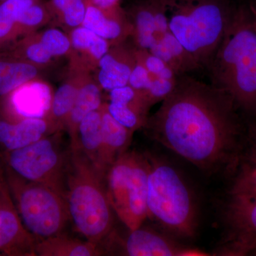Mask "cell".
<instances>
[{
  "mask_svg": "<svg viewBox=\"0 0 256 256\" xmlns=\"http://www.w3.org/2000/svg\"><path fill=\"white\" fill-rule=\"evenodd\" d=\"M244 118L224 90L184 74L144 128L156 142L214 174L235 172L242 160Z\"/></svg>",
  "mask_w": 256,
  "mask_h": 256,
  "instance_id": "obj_1",
  "label": "cell"
},
{
  "mask_svg": "<svg viewBox=\"0 0 256 256\" xmlns=\"http://www.w3.org/2000/svg\"><path fill=\"white\" fill-rule=\"evenodd\" d=\"M207 68L212 84L230 96L244 117L256 118V12L252 2L235 5Z\"/></svg>",
  "mask_w": 256,
  "mask_h": 256,
  "instance_id": "obj_2",
  "label": "cell"
},
{
  "mask_svg": "<svg viewBox=\"0 0 256 256\" xmlns=\"http://www.w3.org/2000/svg\"><path fill=\"white\" fill-rule=\"evenodd\" d=\"M65 196L76 232L100 246L108 242L114 234V210L105 176L78 149L70 150Z\"/></svg>",
  "mask_w": 256,
  "mask_h": 256,
  "instance_id": "obj_3",
  "label": "cell"
},
{
  "mask_svg": "<svg viewBox=\"0 0 256 256\" xmlns=\"http://www.w3.org/2000/svg\"><path fill=\"white\" fill-rule=\"evenodd\" d=\"M170 32L200 67H208L236 4L232 0H164Z\"/></svg>",
  "mask_w": 256,
  "mask_h": 256,
  "instance_id": "obj_4",
  "label": "cell"
},
{
  "mask_svg": "<svg viewBox=\"0 0 256 256\" xmlns=\"http://www.w3.org/2000/svg\"><path fill=\"white\" fill-rule=\"evenodd\" d=\"M148 218L181 238H193L197 228V212L186 182L172 165L148 154Z\"/></svg>",
  "mask_w": 256,
  "mask_h": 256,
  "instance_id": "obj_5",
  "label": "cell"
},
{
  "mask_svg": "<svg viewBox=\"0 0 256 256\" xmlns=\"http://www.w3.org/2000/svg\"><path fill=\"white\" fill-rule=\"evenodd\" d=\"M4 174L23 225L36 242L62 234L70 220L65 195L48 185L24 180L6 168Z\"/></svg>",
  "mask_w": 256,
  "mask_h": 256,
  "instance_id": "obj_6",
  "label": "cell"
},
{
  "mask_svg": "<svg viewBox=\"0 0 256 256\" xmlns=\"http://www.w3.org/2000/svg\"><path fill=\"white\" fill-rule=\"evenodd\" d=\"M148 154L127 151L111 165L105 175L108 197L119 220L130 230L142 226L148 218Z\"/></svg>",
  "mask_w": 256,
  "mask_h": 256,
  "instance_id": "obj_7",
  "label": "cell"
},
{
  "mask_svg": "<svg viewBox=\"0 0 256 256\" xmlns=\"http://www.w3.org/2000/svg\"><path fill=\"white\" fill-rule=\"evenodd\" d=\"M54 133L26 146L5 152L6 168L20 178L48 185L65 195L70 153L60 144V133Z\"/></svg>",
  "mask_w": 256,
  "mask_h": 256,
  "instance_id": "obj_8",
  "label": "cell"
},
{
  "mask_svg": "<svg viewBox=\"0 0 256 256\" xmlns=\"http://www.w3.org/2000/svg\"><path fill=\"white\" fill-rule=\"evenodd\" d=\"M224 220L225 240L217 255L256 256V200L230 196Z\"/></svg>",
  "mask_w": 256,
  "mask_h": 256,
  "instance_id": "obj_9",
  "label": "cell"
},
{
  "mask_svg": "<svg viewBox=\"0 0 256 256\" xmlns=\"http://www.w3.org/2000/svg\"><path fill=\"white\" fill-rule=\"evenodd\" d=\"M36 242L23 225L4 174L0 180V255L36 256Z\"/></svg>",
  "mask_w": 256,
  "mask_h": 256,
  "instance_id": "obj_10",
  "label": "cell"
},
{
  "mask_svg": "<svg viewBox=\"0 0 256 256\" xmlns=\"http://www.w3.org/2000/svg\"><path fill=\"white\" fill-rule=\"evenodd\" d=\"M124 11L136 48L149 50L170 32L164 0H134Z\"/></svg>",
  "mask_w": 256,
  "mask_h": 256,
  "instance_id": "obj_11",
  "label": "cell"
},
{
  "mask_svg": "<svg viewBox=\"0 0 256 256\" xmlns=\"http://www.w3.org/2000/svg\"><path fill=\"white\" fill-rule=\"evenodd\" d=\"M110 240L119 242L121 254L129 256H210L196 248L182 245L162 234L140 227L130 230L127 238Z\"/></svg>",
  "mask_w": 256,
  "mask_h": 256,
  "instance_id": "obj_12",
  "label": "cell"
},
{
  "mask_svg": "<svg viewBox=\"0 0 256 256\" xmlns=\"http://www.w3.org/2000/svg\"><path fill=\"white\" fill-rule=\"evenodd\" d=\"M109 100L108 111L124 127L134 132L146 126L151 107L140 92L129 85L116 88L109 92Z\"/></svg>",
  "mask_w": 256,
  "mask_h": 256,
  "instance_id": "obj_13",
  "label": "cell"
},
{
  "mask_svg": "<svg viewBox=\"0 0 256 256\" xmlns=\"http://www.w3.org/2000/svg\"><path fill=\"white\" fill-rule=\"evenodd\" d=\"M136 63V48L124 45V42L110 47L98 64L96 82L101 89L110 92L126 86Z\"/></svg>",
  "mask_w": 256,
  "mask_h": 256,
  "instance_id": "obj_14",
  "label": "cell"
},
{
  "mask_svg": "<svg viewBox=\"0 0 256 256\" xmlns=\"http://www.w3.org/2000/svg\"><path fill=\"white\" fill-rule=\"evenodd\" d=\"M82 26L108 42L111 46L126 42L131 35L130 24L120 5L112 9L102 10L87 2Z\"/></svg>",
  "mask_w": 256,
  "mask_h": 256,
  "instance_id": "obj_15",
  "label": "cell"
},
{
  "mask_svg": "<svg viewBox=\"0 0 256 256\" xmlns=\"http://www.w3.org/2000/svg\"><path fill=\"white\" fill-rule=\"evenodd\" d=\"M53 95L48 84L41 78L24 84L8 98L13 112L23 118H46Z\"/></svg>",
  "mask_w": 256,
  "mask_h": 256,
  "instance_id": "obj_16",
  "label": "cell"
},
{
  "mask_svg": "<svg viewBox=\"0 0 256 256\" xmlns=\"http://www.w3.org/2000/svg\"><path fill=\"white\" fill-rule=\"evenodd\" d=\"M102 114V143L96 169L105 176L108 170L120 156L128 151L132 131L116 120L108 111L106 104L100 108Z\"/></svg>",
  "mask_w": 256,
  "mask_h": 256,
  "instance_id": "obj_17",
  "label": "cell"
},
{
  "mask_svg": "<svg viewBox=\"0 0 256 256\" xmlns=\"http://www.w3.org/2000/svg\"><path fill=\"white\" fill-rule=\"evenodd\" d=\"M68 76L53 95L52 106L46 119L50 126V134L66 129L67 120L78 95L82 76L87 69L70 60Z\"/></svg>",
  "mask_w": 256,
  "mask_h": 256,
  "instance_id": "obj_18",
  "label": "cell"
},
{
  "mask_svg": "<svg viewBox=\"0 0 256 256\" xmlns=\"http://www.w3.org/2000/svg\"><path fill=\"white\" fill-rule=\"evenodd\" d=\"M50 134L46 118H23L16 121L0 119V146L6 152L28 146Z\"/></svg>",
  "mask_w": 256,
  "mask_h": 256,
  "instance_id": "obj_19",
  "label": "cell"
},
{
  "mask_svg": "<svg viewBox=\"0 0 256 256\" xmlns=\"http://www.w3.org/2000/svg\"><path fill=\"white\" fill-rule=\"evenodd\" d=\"M102 102L101 88L90 74L86 70L80 82L76 100L67 120L66 130L70 138V149H76L78 144L79 124L88 114L100 108Z\"/></svg>",
  "mask_w": 256,
  "mask_h": 256,
  "instance_id": "obj_20",
  "label": "cell"
},
{
  "mask_svg": "<svg viewBox=\"0 0 256 256\" xmlns=\"http://www.w3.org/2000/svg\"><path fill=\"white\" fill-rule=\"evenodd\" d=\"M46 68L0 52V102L24 84L42 78Z\"/></svg>",
  "mask_w": 256,
  "mask_h": 256,
  "instance_id": "obj_21",
  "label": "cell"
},
{
  "mask_svg": "<svg viewBox=\"0 0 256 256\" xmlns=\"http://www.w3.org/2000/svg\"><path fill=\"white\" fill-rule=\"evenodd\" d=\"M68 36L72 45L70 60L88 70L97 68L99 60L111 47L108 42L84 26L70 30Z\"/></svg>",
  "mask_w": 256,
  "mask_h": 256,
  "instance_id": "obj_22",
  "label": "cell"
},
{
  "mask_svg": "<svg viewBox=\"0 0 256 256\" xmlns=\"http://www.w3.org/2000/svg\"><path fill=\"white\" fill-rule=\"evenodd\" d=\"M100 245L63 234L37 240L35 254L40 256H98L106 254Z\"/></svg>",
  "mask_w": 256,
  "mask_h": 256,
  "instance_id": "obj_23",
  "label": "cell"
},
{
  "mask_svg": "<svg viewBox=\"0 0 256 256\" xmlns=\"http://www.w3.org/2000/svg\"><path fill=\"white\" fill-rule=\"evenodd\" d=\"M149 52L164 60L176 76L201 68L191 54L170 32Z\"/></svg>",
  "mask_w": 256,
  "mask_h": 256,
  "instance_id": "obj_24",
  "label": "cell"
},
{
  "mask_svg": "<svg viewBox=\"0 0 256 256\" xmlns=\"http://www.w3.org/2000/svg\"><path fill=\"white\" fill-rule=\"evenodd\" d=\"M101 143L102 114L100 108L90 112L80 121L78 129V144L76 148L92 162L96 168Z\"/></svg>",
  "mask_w": 256,
  "mask_h": 256,
  "instance_id": "obj_25",
  "label": "cell"
},
{
  "mask_svg": "<svg viewBox=\"0 0 256 256\" xmlns=\"http://www.w3.org/2000/svg\"><path fill=\"white\" fill-rule=\"evenodd\" d=\"M0 52H4L44 68L52 64L53 58L40 41L36 32L25 35Z\"/></svg>",
  "mask_w": 256,
  "mask_h": 256,
  "instance_id": "obj_26",
  "label": "cell"
},
{
  "mask_svg": "<svg viewBox=\"0 0 256 256\" xmlns=\"http://www.w3.org/2000/svg\"><path fill=\"white\" fill-rule=\"evenodd\" d=\"M229 194L256 200V162L242 158L235 170Z\"/></svg>",
  "mask_w": 256,
  "mask_h": 256,
  "instance_id": "obj_27",
  "label": "cell"
},
{
  "mask_svg": "<svg viewBox=\"0 0 256 256\" xmlns=\"http://www.w3.org/2000/svg\"><path fill=\"white\" fill-rule=\"evenodd\" d=\"M52 22V16L46 2L36 0L28 6L16 18L24 36L36 32V30Z\"/></svg>",
  "mask_w": 256,
  "mask_h": 256,
  "instance_id": "obj_28",
  "label": "cell"
},
{
  "mask_svg": "<svg viewBox=\"0 0 256 256\" xmlns=\"http://www.w3.org/2000/svg\"><path fill=\"white\" fill-rule=\"evenodd\" d=\"M37 34L40 41L53 58L72 54V45L70 37L62 30L52 28Z\"/></svg>",
  "mask_w": 256,
  "mask_h": 256,
  "instance_id": "obj_29",
  "label": "cell"
},
{
  "mask_svg": "<svg viewBox=\"0 0 256 256\" xmlns=\"http://www.w3.org/2000/svg\"><path fill=\"white\" fill-rule=\"evenodd\" d=\"M134 48L136 56L144 64L152 76L168 79H174L178 77L169 66L159 57L152 54L149 50H140L136 46Z\"/></svg>",
  "mask_w": 256,
  "mask_h": 256,
  "instance_id": "obj_30",
  "label": "cell"
},
{
  "mask_svg": "<svg viewBox=\"0 0 256 256\" xmlns=\"http://www.w3.org/2000/svg\"><path fill=\"white\" fill-rule=\"evenodd\" d=\"M176 78L168 79L152 77L150 84L146 92L141 94L150 107L160 101L164 100L173 92L176 86Z\"/></svg>",
  "mask_w": 256,
  "mask_h": 256,
  "instance_id": "obj_31",
  "label": "cell"
},
{
  "mask_svg": "<svg viewBox=\"0 0 256 256\" xmlns=\"http://www.w3.org/2000/svg\"><path fill=\"white\" fill-rule=\"evenodd\" d=\"M24 36L18 24L0 14V52Z\"/></svg>",
  "mask_w": 256,
  "mask_h": 256,
  "instance_id": "obj_32",
  "label": "cell"
},
{
  "mask_svg": "<svg viewBox=\"0 0 256 256\" xmlns=\"http://www.w3.org/2000/svg\"><path fill=\"white\" fill-rule=\"evenodd\" d=\"M152 77V76L148 72L144 64L136 56V63L131 72L128 85L136 92L143 94L149 86Z\"/></svg>",
  "mask_w": 256,
  "mask_h": 256,
  "instance_id": "obj_33",
  "label": "cell"
},
{
  "mask_svg": "<svg viewBox=\"0 0 256 256\" xmlns=\"http://www.w3.org/2000/svg\"><path fill=\"white\" fill-rule=\"evenodd\" d=\"M36 0H4L0 3V14L16 22L18 15Z\"/></svg>",
  "mask_w": 256,
  "mask_h": 256,
  "instance_id": "obj_34",
  "label": "cell"
},
{
  "mask_svg": "<svg viewBox=\"0 0 256 256\" xmlns=\"http://www.w3.org/2000/svg\"><path fill=\"white\" fill-rule=\"evenodd\" d=\"M247 141L250 146L246 156L244 158L256 162V118L250 121L248 126Z\"/></svg>",
  "mask_w": 256,
  "mask_h": 256,
  "instance_id": "obj_35",
  "label": "cell"
},
{
  "mask_svg": "<svg viewBox=\"0 0 256 256\" xmlns=\"http://www.w3.org/2000/svg\"><path fill=\"white\" fill-rule=\"evenodd\" d=\"M86 2L100 9L109 10L120 6L121 0H86Z\"/></svg>",
  "mask_w": 256,
  "mask_h": 256,
  "instance_id": "obj_36",
  "label": "cell"
},
{
  "mask_svg": "<svg viewBox=\"0 0 256 256\" xmlns=\"http://www.w3.org/2000/svg\"><path fill=\"white\" fill-rule=\"evenodd\" d=\"M4 176V171L2 169L1 166H0V180Z\"/></svg>",
  "mask_w": 256,
  "mask_h": 256,
  "instance_id": "obj_37",
  "label": "cell"
},
{
  "mask_svg": "<svg viewBox=\"0 0 256 256\" xmlns=\"http://www.w3.org/2000/svg\"><path fill=\"white\" fill-rule=\"evenodd\" d=\"M252 3L256 12V0H252Z\"/></svg>",
  "mask_w": 256,
  "mask_h": 256,
  "instance_id": "obj_38",
  "label": "cell"
},
{
  "mask_svg": "<svg viewBox=\"0 0 256 256\" xmlns=\"http://www.w3.org/2000/svg\"><path fill=\"white\" fill-rule=\"evenodd\" d=\"M4 0H0V3L2 2H4Z\"/></svg>",
  "mask_w": 256,
  "mask_h": 256,
  "instance_id": "obj_39",
  "label": "cell"
},
{
  "mask_svg": "<svg viewBox=\"0 0 256 256\" xmlns=\"http://www.w3.org/2000/svg\"><path fill=\"white\" fill-rule=\"evenodd\" d=\"M0 256H1V255H0Z\"/></svg>",
  "mask_w": 256,
  "mask_h": 256,
  "instance_id": "obj_40",
  "label": "cell"
}]
</instances>
